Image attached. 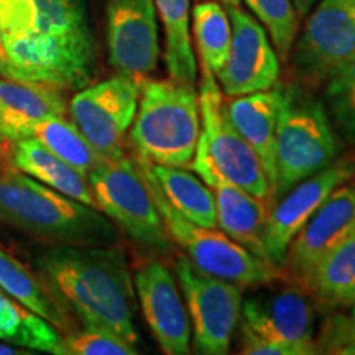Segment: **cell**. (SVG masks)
<instances>
[{
	"label": "cell",
	"instance_id": "1",
	"mask_svg": "<svg viewBox=\"0 0 355 355\" xmlns=\"http://www.w3.org/2000/svg\"><path fill=\"white\" fill-rule=\"evenodd\" d=\"M3 78L83 89L96 74V40L84 0H0Z\"/></svg>",
	"mask_w": 355,
	"mask_h": 355
},
{
	"label": "cell",
	"instance_id": "2",
	"mask_svg": "<svg viewBox=\"0 0 355 355\" xmlns=\"http://www.w3.org/2000/svg\"><path fill=\"white\" fill-rule=\"evenodd\" d=\"M35 273L53 301L83 326L104 327L132 345L135 285L125 252L117 245H50L33 255Z\"/></svg>",
	"mask_w": 355,
	"mask_h": 355
},
{
	"label": "cell",
	"instance_id": "3",
	"mask_svg": "<svg viewBox=\"0 0 355 355\" xmlns=\"http://www.w3.org/2000/svg\"><path fill=\"white\" fill-rule=\"evenodd\" d=\"M0 222L50 245H117L115 224L96 207L13 166L0 171Z\"/></svg>",
	"mask_w": 355,
	"mask_h": 355
},
{
	"label": "cell",
	"instance_id": "4",
	"mask_svg": "<svg viewBox=\"0 0 355 355\" xmlns=\"http://www.w3.org/2000/svg\"><path fill=\"white\" fill-rule=\"evenodd\" d=\"M201 135L196 86L173 78L140 79V97L128 144L148 165L189 168Z\"/></svg>",
	"mask_w": 355,
	"mask_h": 355
},
{
	"label": "cell",
	"instance_id": "5",
	"mask_svg": "<svg viewBox=\"0 0 355 355\" xmlns=\"http://www.w3.org/2000/svg\"><path fill=\"white\" fill-rule=\"evenodd\" d=\"M282 86L275 133L273 201L300 181L334 163L339 141L326 105L303 87Z\"/></svg>",
	"mask_w": 355,
	"mask_h": 355
},
{
	"label": "cell",
	"instance_id": "6",
	"mask_svg": "<svg viewBox=\"0 0 355 355\" xmlns=\"http://www.w3.org/2000/svg\"><path fill=\"white\" fill-rule=\"evenodd\" d=\"M97 209L146 250L165 254L173 241L139 165L132 157L104 158L87 175Z\"/></svg>",
	"mask_w": 355,
	"mask_h": 355
},
{
	"label": "cell",
	"instance_id": "7",
	"mask_svg": "<svg viewBox=\"0 0 355 355\" xmlns=\"http://www.w3.org/2000/svg\"><path fill=\"white\" fill-rule=\"evenodd\" d=\"M237 327L243 355L318 354L313 306L298 288L260 293L242 301Z\"/></svg>",
	"mask_w": 355,
	"mask_h": 355
},
{
	"label": "cell",
	"instance_id": "8",
	"mask_svg": "<svg viewBox=\"0 0 355 355\" xmlns=\"http://www.w3.org/2000/svg\"><path fill=\"white\" fill-rule=\"evenodd\" d=\"M141 171V170H140ZM144 175L159 216L165 222L170 239L181 247L188 260L212 277L227 279L239 286H255L272 283L282 277V270L259 259L219 229L202 227L186 219L163 198L159 189L148 176Z\"/></svg>",
	"mask_w": 355,
	"mask_h": 355
},
{
	"label": "cell",
	"instance_id": "9",
	"mask_svg": "<svg viewBox=\"0 0 355 355\" xmlns=\"http://www.w3.org/2000/svg\"><path fill=\"white\" fill-rule=\"evenodd\" d=\"M201 135L198 144L209 157L212 166L225 180L265 202H273L272 186L260 158L234 127L229 117L227 99L214 74L201 66L199 81Z\"/></svg>",
	"mask_w": 355,
	"mask_h": 355
},
{
	"label": "cell",
	"instance_id": "10",
	"mask_svg": "<svg viewBox=\"0 0 355 355\" xmlns=\"http://www.w3.org/2000/svg\"><path fill=\"white\" fill-rule=\"evenodd\" d=\"M175 272L188 308L194 352L225 355L241 319L242 286L202 272L188 259L178 260Z\"/></svg>",
	"mask_w": 355,
	"mask_h": 355
},
{
	"label": "cell",
	"instance_id": "11",
	"mask_svg": "<svg viewBox=\"0 0 355 355\" xmlns=\"http://www.w3.org/2000/svg\"><path fill=\"white\" fill-rule=\"evenodd\" d=\"M308 15L288 60L301 86L318 87L355 56V0H319Z\"/></svg>",
	"mask_w": 355,
	"mask_h": 355
},
{
	"label": "cell",
	"instance_id": "12",
	"mask_svg": "<svg viewBox=\"0 0 355 355\" xmlns=\"http://www.w3.org/2000/svg\"><path fill=\"white\" fill-rule=\"evenodd\" d=\"M139 97L140 79L123 74L87 84L69 102L71 121L102 158L122 157Z\"/></svg>",
	"mask_w": 355,
	"mask_h": 355
},
{
	"label": "cell",
	"instance_id": "13",
	"mask_svg": "<svg viewBox=\"0 0 355 355\" xmlns=\"http://www.w3.org/2000/svg\"><path fill=\"white\" fill-rule=\"evenodd\" d=\"M232 24L229 56L217 83L225 97L266 91L278 84L279 58L272 40L255 17L241 7H225Z\"/></svg>",
	"mask_w": 355,
	"mask_h": 355
},
{
	"label": "cell",
	"instance_id": "14",
	"mask_svg": "<svg viewBox=\"0 0 355 355\" xmlns=\"http://www.w3.org/2000/svg\"><path fill=\"white\" fill-rule=\"evenodd\" d=\"M109 63L117 74L146 78L159 61L158 15L153 0H107Z\"/></svg>",
	"mask_w": 355,
	"mask_h": 355
},
{
	"label": "cell",
	"instance_id": "15",
	"mask_svg": "<svg viewBox=\"0 0 355 355\" xmlns=\"http://www.w3.org/2000/svg\"><path fill=\"white\" fill-rule=\"evenodd\" d=\"M355 178V163L350 159L331 163L282 194V199L270 207L263 229V243L268 260L283 270L288 247L296 234L319 209L327 196Z\"/></svg>",
	"mask_w": 355,
	"mask_h": 355
},
{
	"label": "cell",
	"instance_id": "16",
	"mask_svg": "<svg viewBox=\"0 0 355 355\" xmlns=\"http://www.w3.org/2000/svg\"><path fill=\"white\" fill-rule=\"evenodd\" d=\"M133 285L145 321L162 352L189 354V314L171 270L162 261H146L133 275Z\"/></svg>",
	"mask_w": 355,
	"mask_h": 355
},
{
	"label": "cell",
	"instance_id": "17",
	"mask_svg": "<svg viewBox=\"0 0 355 355\" xmlns=\"http://www.w3.org/2000/svg\"><path fill=\"white\" fill-rule=\"evenodd\" d=\"M355 234V178L327 196L288 247L285 265L296 279H303L327 254Z\"/></svg>",
	"mask_w": 355,
	"mask_h": 355
},
{
	"label": "cell",
	"instance_id": "18",
	"mask_svg": "<svg viewBox=\"0 0 355 355\" xmlns=\"http://www.w3.org/2000/svg\"><path fill=\"white\" fill-rule=\"evenodd\" d=\"M189 168L198 173V176L209 186L214 194L217 229L245 247L250 254L272 263L266 255L263 243V229L270 204L219 175L199 144Z\"/></svg>",
	"mask_w": 355,
	"mask_h": 355
},
{
	"label": "cell",
	"instance_id": "19",
	"mask_svg": "<svg viewBox=\"0 0 355 355\" xmlns=\"http://www.w3.org/2000/svg\"><path fill=\"white\" fill-rule=\"evenodd\" d=\"M66 110L63 89L0 76V140L30 139L40 122L64 117Z\"/></svg>",
	"mask_w": 355,
	"mask_h": 355
},
{
	"label": "cell",
	"instance_id": "20",
	"mask_svg": "<svg viewBox=\"0 0 355 355\" xmlns=\"http://www.w3.org/2000/svg\"><path fill=\"white\" fill-rule=\"evenodd\" d=\"M279 94H282V86L275 84L272 89H266V91L229 97L227 101L230 121L260 158L270 186H272V196L275 180H277L275 133H277Z\"/></svg>",
	"mask_w": 355,
	"mask_h": 355
},
{
	"label": "cell",
	"instance_id": "21",
	"mask_svg": "<svg viewBox=\"0 0 355 355\" xmlns=\"http://www.w3.org/2000/svg\"><path fill=\"white\" fill-rule=\"evenodd\" d=\"M12 166L48 188L60 191L66 196L97 209L87 176L68 165L64 159H61L33 137L13 141Z\"/></svg>",
	"mask_w": 355,
	"mask_h": 355
},
{
	"label": "cell",
	"instance_id": "22",
	"mask_svg": "<svg viewBox=\"0 0 355 355\" xmlns=\"http://www.w3.org/2000/svg\"><path fill=\"white\" fill-rule=\"evenodd\" d=\"M163 198L186 219L202 227L217 229L216 199L209 186L184 168L148 165L133 158Z\"/></svg>",
	"mask_w": 355,
	"mask_h": 355
},
{
	"label": "cell",
	"instance_id": "23",
	"mask_svg": "<svg viewBox=\"0 0 355 355\" xmlns=\"http://www.w3.org/2000/svg\"><path fill=\"white\" fill-rule=\"evenodd\" d=\"M0 340L58 355L63 332L0 288Z\"/></svg>",
	"mask_w": 355,
	"mask_h": 355
},
{
	"label": "cell",
	"instance_id": "24",
	"mask_svg": "<svg viewBox=\"0 0 355 355\" xmlns=\"http://www.w3.org/2000/svg\"><path fill=\"white\" fill-rule=\"evenodd\" d=\"M165 32V63L170 78L196 86L198 63L191 40L189 0H153Z\"/></svg>",
	"mask_w": 355,
	"mask_h": 355
},
{
	"label": "cell",
	"instance_id": "25",
	"mask_svg": "<svg viewBox=\"0 0 355 355\" xmlns=\"http://www.w3.org/2000/svg\"><path fill=\"white\" fill-rule=\"evenodd\" d=\"M0 288L50 321L63 334L71 331L69 318L48 295L35 270H30L20 260H17L2 245H0Z\"/></svg>",
	"mask_w": 355,
	"mask_h": 355
},
{
	"label": "cell",
	"instance_id": "26",
	"mask_svg": "<svg viewBox=\"0 0 355 355\" xmlns=\"http://www.w3.org/2000/svg\"><path fill=\"white\" fill-rule=\"evenodd\" d=\"M191 32L201 66H206L216 76L227 60L232 40V24L224 3L199 0L191 12Z\"/></svg>",
	"mask_w": 355,
	"mask_h": 355
},
{
	"label": "cell",
	"instance_id": "27",
	"mask_svg": "<svg viewBox=\"0 0 355 355\" xmlns=\"http://www.w3.org/2000/svg\"><path fill=\"white\" fill-rule=\"evenodd\" d=\"M301 283L319 304L332 309L336 301L355 285V234L324 257Z\"/></svg>",
	"mask_w": 355,
	"mask_h": 355
},
{
	"label": "cell",
	"instance_id": "28",
	"mask_svg": "<svg viewBox=\"0 0 355 355\" xmlns=\"http://www.w3.org/2000/svg\"><path fill=\"white\" fill-rule=\"evenodd\" d=\"M33 139L51 150L68 165L76 168L84 176H87L92 170L104 162V158L96 152L94 146L89 144L86 137L76 127L73 121L64 117H53L40 122L33 128Z\"/></svg>",
	"mask_w": 355,
	"mask_h": 355
},
{
	"label": "cell",
	"instance_id": "29",
	"mask_svg": "<svg viewBox=\"0 0 355 355\" xmlns=\"http://www.w3.org/2000/svg\"><path fill=\"white\" fill-rule=\"evenodd\" d=\"M248 10L254 13L257 20L272 40L278 58L288 61L293 43L298 37L300 15L293 0H243Z\"/></svg>",
	"mask_w": 355,
	"mask_h": 355
},
{
	"label": "cell",
	"instance_id": "30",
	"mask_svg": "<svg viewBox=\"0 0 355 355\" xmlns=\"http://www.w3.org/2000/svg\"><path fill=\"white\" fill-rule=\"evenodd\" d=\"M324 99L336 127L355 145V56L327 79Z\"/></svg>",
	"mask_w": 355,
	"mask_h": 355
},
{
	"label": "cell",
	"instance_id": "31",
	"mask_svg": "<svg viewBox=\"0 0 355 355\" xmlns=\"http://www.w3.org/2000/svg\"><path fill=\"white\" fill-rule=\"evenodd\" d=\"M135 345L115 332L97 326H83L63 334L58 355H135Z\"/></svg>",
	"mask_w": 355,
	"mask_h": 355
},
{
	"label": "cell",
	"instance_id": "32",
	"mask_svg": "<svg viewBox=\"0 0 355 355\" xmlns=\"http://www.w3.org/2000/svg\"><path fill=\"white\" fill-rule=\"evenodd\" d=\"M349 313H332L326 318L316 339L318 354L355 355V303Z\"/></svg>",
	"mask_w": 355,
	"mask_h": 355
},
{
	"label": "cell",
	"instance_id": "33",
	"mask_svg": "<svg viewBox=\"0 0 355 355\" xmlns=\"http://www.w3.org/2000/svg\"><path fill=\"white\" fill-rule=\"evenodd\" d=\"M26 354H37L33 350H26L24 347H19V345H13L8 343H3L0 340V355H26Z\"/></svg>",
	"mask_w": 355,
	"mask_h": 355
},
{
	"label": "cell",
	"instance_id": "34",
	"mask_svg": "<svg viewBox=\"0 0 355 355\" xmlns=\"http://www.w3.org/2000/svg\"><path fill=\"white\" fill-rule=\"evenodd\" d=\"M355 303V285L350 288L349 291H345L343 296H340L339 300L336 301L334 306H332V309H339V308H347V306L354 304Z\"/></svg>",
	"mask_w": 355,
	"mask_h": 355
},
{
	"label": "cell",
	"instance_id": "35",
	"mask_svg": "<svg viewBox=\"0 0 355 355\" xmlns=\"http://www.w3.org/2000/svg\"><path fill=\"white\" fill-rule=\"evenodd\" d=\"M316 2L318 0H293V3H295V8L300 17L308 15V13L313 10V7L316 6Z\"/></svg>",
	"mask_w": 355,
	"mask_h": 355
},
{
	"label": "cell",
	"instance_id": "36",
	"mask_svg": "<svg viewBox=\"0 0 355 355\" xmlns=\"http://www.w3.org/2000/svg\"><path fill=\"white\" fill-rule=\"evenodd\" d=\"M3 68H6V56H3V48H2V35H0V76L3 74Z\"/></svg>",
	"mask_w": 355,
	"mask_h": 355
},
{
	"label": "cell",
	"instance_id": "37",
	"mask_svg": "<svg viewBox=\"0 0 355 355\" xmlns=\"http://www.w3.org/2000/svg\"><path fill=\"white\" fill-rule=\"evenodd\" d=\"M217 2L224 3L225 7H241V0H217Z\"/></svg>",
	"mask_w": 355,
	"mask_h": 355
},
{
	"label": "cell",
	"instance_id": "38",
	"mask_svg": "<svg viewBox=\"0 0 355 355\" xmlns=\"http://www.w3.org/2000/svg\"><path fill=\"white\" fill-rule=\"evenodd\" d=\"M3 168H6V166H3V165H2V163H0V171H2V170H3Z\"/></svg>",
	"mask_w": 355,
	"mask_h": 355
}]
</instances>
